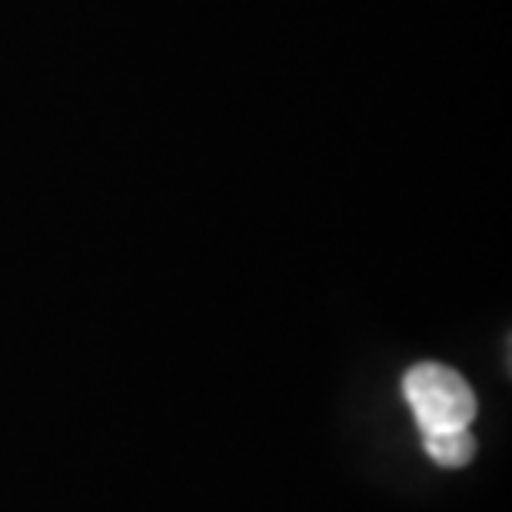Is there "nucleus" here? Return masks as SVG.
Here are the masks:
<instances>
[{
  "label": "nucleus",
  "mask_w": 512,
  "mask_h": 512,
  "mask_svg": "<svg viewBox=\"0 0 512 512\" xmlns=\"http://www.w3.org/2000/svg\"><path fill=\"white\" fill-rule=\"evenodd\" d=\"M403 396L423 436L469 429L479 413L473 386L443 363H416L403 376Z\"/></svg>",
  "instance_id": "1"
},
{
  "label": "nucleus",
  "mask_w": 512,
  "mask_h": 512,
  "mask_svg": "<svg viewBox=\"0 0 512 512\" xmlns=\"http://www.w3.org/2000/svg\"><path fill=\"white\" fill-rule=\"evenodd\" d=\"M426 453L436 466L463 469L473 463L476 456V436L469 429H449V433H429L423 436Z\"/></svg>",
  "instance_id": "2"
}]
</instances>
